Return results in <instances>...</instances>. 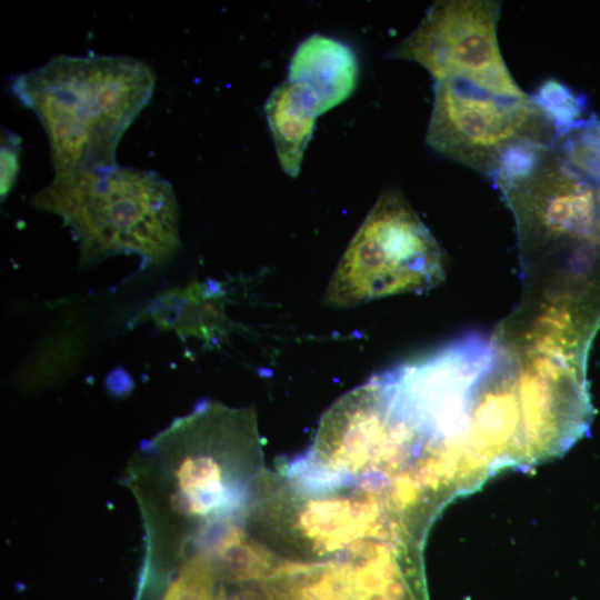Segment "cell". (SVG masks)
Masks as SVG:
<instances>
[{
	"label": "cell",
	"instance_id": "obj_1",
	"mask_svg": "<svg viewBox=\"0 0 600 600\" xmlns=\"http://www.w3.org/2000/svg\"><path fill=\"white\" fill-rule=\"evenodd\" d=\"M134 488L146 516L198 521L242 510L264 469L252 407L206 401L148 442Z\"/></svg>",
	"mask_w": 600,
	"mask_h": 600
},
{
	"label": "cell",
	"instance_id": "obj_2",
	"mask_svg": "<svg viewBox=\"0 0 600 600\" xmlns=\"http://www.w3.org/2000/svg\"><path fill=\"white\" fill-rule=\"evenodd\" d=\"M154 86L144 61L94 53L59 54L10 82L44 128L56 176L116 166L118 143Z\"/></svg>",
	"mask_w": 600,
	"mask_h": 600
},
{
	"label": "cell",
	"instance_id": "obj_3",
	"mask_svg": "<svg viewBox=\"0 0 600 600\" xmlns=\"http://www.w3.org/2000/svg\"><path fill=\"white\" fill-rule=\"evenodd\" d=\"M30 203L71 229L82 268L118 253L139 256L142 268L160 267L181 244L174 191L152 170L116 164L54 176Z\"/></svg>",
	"mask_w": 600,
	"mask_h": 600
},
{
	"label": "cell",
	"instance_id": "obj_4",
	"mask_svg": "<svg viewBox=\"0 0 600 600\" xmlns=\"http://www.w3.org/2000/svg\"><path fill=\"white\" fill-rule=\"evenodd\" d=\"M442 251L393 189L381 192L344 250L326 289V304L346 309L400 293H421L443 279Z\"/></svg>",
	"mask_w": 600,
	"mask_h": 600
},
{
	"label": "cell",
	"instance_id": "obj_5",
	"mask_svg": "<svg viewBox=\"0 0 600 600\" xmlns=\"http://www.w3.org/2000/svg\"><path fill=\"white\" fill-rule=\"evenodd\" d=\"M557 134L533 96L501 94L458 79L434 81L427 144L490 179L511 151L551 143Z\"/></svg>",
	"mask_w": 600,
	"mask_h": 600
},
{
	"label": "cell",
	"instance_id": "obj_6",
	"mask_svg": "<svg viewBox=\"0 0 600 600\" xmlns=\"http://www.w3.org/2000/svg\"><path fill=\"white\" fill-rule=\"evenodd\" d=\"M268 600H428L422 556L382 537H363L328 556H276Z\"/></svg>",
	"mask_w": 600,
	"mask_h": 600
},
{
	"label": "cell",
	"instance_id": "obj_7",
	"mask_svg": "<svg viewBox=\"0 0 600 600\" xmlns=\"http://www.w3.org/2000/svg\"><path fill=\"white\" fill-rule=\"evenodd\" d=\"M500 12L497 0L436 1L390 56L420 64L434 81L458 79L501 94L527 96L500 51Z\"/></svg>",
	"mask_w": 600,
	"mask_h": 600
},
{
	"label": "cell",
	"instance_id": "obj_8",
	"mask_svg": "<svg viewBox=\"0 0 600 600\" xmlns=\"http://www.w3.org/2000/svg\"><path fill=\"white\" fill-rule=\"evenodd\" d=\"M358 76V59L348 44L313 33L293 52L288 80L307 87L323 114L352 94Z\"/></svg>",
	"mask_w": 600,
	"mask_h": 600
},
{
	"label": "cell",
	"instance_id": "obj_9",
	"mask_svg": "<svg viewBox=\"0 0 600 600\" xmlns=\"http://www.w3.org/2000/svg\"><path fill=\"white\" fill-rule=\"evenodd\" d=\"M224 303L218 289L194 280L159 293L138 314L137 321H152L182 339L189 337L210 343L227 332L229 320Z\"/></svg>",
	"mask_w": 600,
	"mask_h": 600
},
{
	"label": "cell",
	"instance_id": "obj_10",
	"mask_svg": "<svg viewBox=\"0 0 600 600\" xmlns=\"http://www.w3.org/2000/svg\"><path fill=\"white\" fill-rule=\"evenodd\" d=\"M264 113L280 167L290 177H297L320 116L312 92L302 84L286 80L271 91L264 103Z\"/></svg>",
	"mask_w": 600,
	"mask_h": 600
},
{
	"label": "cell",
	"instance_id": "obj_11",
	"mask_svg": "<svg viewBox=\"0 0 600 600\" xmlns=\"http://www.w3.org/2000/svg\"><path fill=\"white\" fill-rule=\"evenodd\" d=\"M164 554L174 558V569L164 570L166 586L157 600H217L219 579L209 557L189 544H177Z\"/></svg>",
	"mask_w": 600,
	"mask_h": 600
},
{
	"label": "cell",
	"instance_id": "obj_12",
	"mask_svg": "<svg viewBox=\"0 0 600 600\" xmlns=\"http://www.w3.org/2000/svg\"><path fill=\"white\" fill-rule=\"evenodd\" d=\"M533 97L553 119L558 134L581 120L584 101L559 81H547Z\"/></svg>",
	"mask_w": 600,
	"mask_h": 600
},
{
	"label": "cell",
	"instance_id": "obj_13",
	"mask_svg": "<svg viewBox=\"0 0 600 600\" xmlns=\"http://www.w3.org/2000/svg\"><path fill=\"white\" fill-rule=\"evenodd\" d=\"M21 138L2 129L1 131V199L11 191L20 168Z\"/></svg>",
	"mask_w": 600,
	"mask_h": 600
},
{
	"label": "cell",
	"instance_id": "obj_14",
	"mask_svg": "<svg viewBox=\"0 0 600 600\" xmlns=\"http://www.w3.org/2000/svg\"><path fill=\"white\" fill-rule=\"evenodd\" d=\"M586 167L594 182L600 200V122L596 126L587 153Z\"/></svg>",
	"mask_w": 600,
	"mask_h": 600
}]
</instances>
